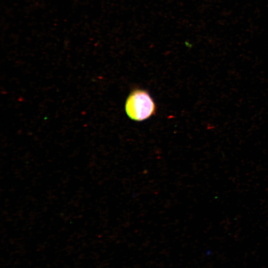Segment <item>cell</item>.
I'll use <instances>...</instances> for the list:
<instances>
[{
  "label": "cell",
  "mask_w": 268,
  "mask_h": 268,
  "mask_svg": "<svg viewBox=\"0 0 268 268\" xmlns=\"http://www.w3.org/2000/svg\"><path fill=\"white\" fill-rule=\"evenodd\" d=\"M155 109L153 99L146 91L142 89L133 91L126 102L125 110L127 115L136 121L149 118L155 114Z\"/></svg>",
  "instance_id": "obj_1"
}]
</instances>
